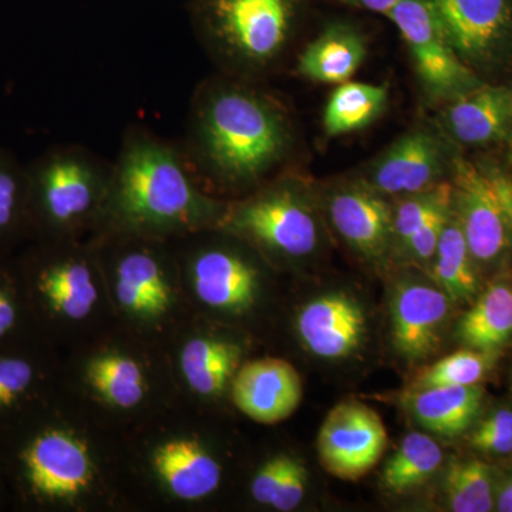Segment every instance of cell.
Instances as JSON below:
<instances>
[{
    "label": "cell",
    "mask_w": 512,
    "mask_h": 512,
    "mask_svg": "<svg viewBox=\"0 0 512 512\" xmlns=\"http://www.w3.org/2000/svg\"><path fill=\"white\" fill-rule=\"evenodd\" d=\"M495 510L512 512V477L504 480L495 491Z\"/></svg>",
    "instance_id": "cell-40"
},
{
    "label": "cell",
    "mask_w": 512,
    "mask_h": 512,
    "mask_svg": "<svg viewBox=\"0 0 512 512\" xmlns=\"http://www.w3.org/2000/svg\"><path fill=\"white\" fill-rule=\"evenodd\" d=\"M18 306L8 291L0 285V340L10 335L18 325Z\"/></svg>",
    "instance_id": "cell-38"
},
{
    "label": "cell",
    "mask_w": 512,
    "mask_h": 512,
    "mask_svg": "<svg viewBox=\"0 0 512 512\" xmlns=\"http://www.w3.org/2000/svg\"><path fill=\"white\" fill-rule=\"evenodd\" d=\"M387 446V431L366 404L342 402L323 421L318 436L320 463L332 476L355 481L379 463Z\"/></svg>",
    "instance_id": "cell-10"
},
{
    "label": "cell",
    "mask_w": 512,
    "mask_h": 512,
    "mask_svg": "<svg viewBox=\"0 0 512 512\" xmlns=\"http://www.w3.org/2000/svg\"><path fill=\"white\" fill-rule=\"evenodd\" d=\"M306 483H308L306 468L303 467L301 461L289 456L284 474H282L274 498H272L271 507L282 512L298 508L305 497Z\"/></svg>",
    "instance_id": "cell-36"
},
{
    "label": "cell",
    "mask_w": 512,
    "mask_h": 512,
    "mask_svg": "<svg viewBox=\"0 0 512 512\" xmlns=\"http://www.w3.org/2000/svg\"><path fill=\"white\" fill-rule=\"evenodd\" d=\"M453 204V184L444 181L436 187L414 194L402 195L399 204L393 208L394 242L400 247L406 244L434 212Z\"/></svg>",
    "instance_id": "cell-31"
},
{
    "label": "cell",
    "mask_w": 512,
    "mask_h": 512,
    "mask_svg": "<svg viewBox=\"0 0 512 512\" xmlns=\"http://www.w3.org/2000/svg\"><path fill=\"white\" fill-rule=\"evenodd\" d=\"M436 126L463 147L504 146L512 141V86H483L444 104Z\"/></svg>",
    "instance_id": "cell-13"
},
{
    "label": "cell",
    "mask_w": 512,
    "mask_h": 512,
    "mask_svg": "<svg viewBox=\"0 0 512 512\" xmlns=\"http://www.w3.org/2000/svg\"><path fill=\"white\" fill-rule=\"evenodd\" d=\"M308 0H187L192 32L218 73L261 82L291 53Z\"/></svg>",
    "instance_id": "cell-3"
},
{
    "label": "cell",
    "mask_w": 512,
    "mask_h": 512,
    "mask_svg": "<svg viewBox=\"0 0 512 512\" xmlns=\"http://www.w3.org/2000/svg\"><path fill=\"white\" fill-rule=\"evenodd\" d=\"M474 262L453 207L433 258L434 278L451 301H470L476 296L478 282Z\"/></svg>",
    "instance_id": "cell-26"
},
{
    "label": "cell",
    "mask_w": 512,
    "mask_h": 512,
    "mask_svg": "<svg viewBox=\"0 0 512 512\" xmlns=\"http://www.w3.org/2000/svg\"><path fill=\"white\" fill-rule=\"evenodd\" d=\"M18 460L30 494L39 500H72L92 483L86 444L69 431H40L19 451Z\"/></svg>",
    "instance_id": "cell-11"
},
{
    "label": "cell",
    "mask_w": 512,
    "mask_h": 512,
    "mask_svg": "<svg viewBox=\"0 0 512 512\" xmlns=\"http://www.w3.org/2000/svg\"><path fill=\"white\" fill-rule=\"evenodd\" d=\"M458 336L478 352L491 353L512 336V288L494 284L461 319Z\"/></svg>",
    "instance_id": "cell-24"
},
{
    "label": "cell",
    "mask_w": 512,
    "mask_h": 512,
    "mask_svg": "<svg viewBox=\"0 0 512 512\" xmlns=\"http://www.w3.org/2000/svg\"><path fill=\"white\" fill-rule=\"evenodd\" d=\"M333 228L353 251L380 261L394 242L393 207L359 178L340 184L326 202Z\"/></svg>",
    "instance_id": "cell-12"
},
{
    "label": "cell",
    "mask_w": 512,
    "mask_h": 512,
    "mask_svg": "<svg viewBox=\"0 0 512 512\" xmlns=\"http://www.w3.org/2000/svg\"><path fill=\"white\" fill-rule=\"evenodd\" d=\"M35 286L46 305L67 319L86 318L97 302L92 271L87 262L76 256L40 266Z\"/></svg>",
    "instance_id": "cell-22"
},
{
    "label": "cell",
    "mask_w": 512,
    "mask_h": 512,
    "mask_svg": "<svg viewBox=\"0 0 512 512\" xmlns=\"http://www.w3.org/2000/svg\"><path fill=\"white\" fill-rule=\"evenodd\" d=\"M154 467L158 476L181 500H200L217 490L221 467L195 440H173L157 448Z\"/></svg>",
    "instance_id": "cell-20"
},
{
    "label": "cell",
    "mask_w": 512,
    "mask_h": 512,
    "mask_svg": "<svg viewBox=\"0 0 512 512\" xmlns=\"http://www.w3.org/2000/svg\"><path fill=\"white\" fill-rule=\"evenodd\" d=\"M454 147L436 124L414 127L369 161L359 180L386 197L429 190L453 174Z\"/></svg>",
    "instance_id": "cell-8"
},
{
    "label": "cell",
    "mask_w": 512,
    "mask_h": 512,
    "mask_svg": "<svg viewBox=\"0 0 512 512\" xmlns=\"http://www.w3.org/2000/svg\"><path fill=\"white\" fill-rule=\"evenodd\" d=\"M450 309V298L423 284L397 286L392 301L393 343L409 359H421L436 350L440 329Z\"/></svg>",
    "instance_id": "cell-16"
},
{
    "label": "cell",
    "mask_w": 512,
    "mask_h": 512,
    "mask_svg": "<svg viewBox=\"0 0 512 512\" xmlns=\"http://www.w3.org/2000/svg\"><path fill=\"white\" fill-rule=\"evenodd\" d=\"M389 104V89L377 84L346 82L330 94L323 111L328 137L345 136L372 126Z\"/></svg>",
    "instance_id": "cell-23"
},
{
    "label": "cell",
    "mask_w": 512,
    "mask_h": 512,
    "mask_svg": "<svg viewBox=\"0 0 512 512\" xmlns=\"http://www.w3.org/2000/svg\"><path fill=\"white\" fill-rule=\"evenodd\" d=\"M448 39L478 76L512 64V0H433Z\"/></svg>",
    "instance_id": "cell-9"
},
{
    "label": "cell",
    "mask_w": 512,
    "mask_h": 512,
    "mask_svg": "<svg viewBox=\"0 0 512 512\" xmlns=\"http://www.w3.org/2000/svg\"><path fill=\"white\" fill-rule=\"evenodd\" d=\"M288 458L289 456H286V454L272 458L256 473L254 480H252L251 493L259 504L271 505L276 487H278L286 463H288Z\"/></svg>",
    "instance_id": "cell-37"
},
{
    "label": "cell",
    "mask_w": 512,
    "mask_h": 512,
    "mask_svg": "<svg viewBox=\"0 0 512 512\" xmlns=\"http://www.w3.org/2000/svg\"><path fill=\"white\" fill-rule=\"evenodd\" d=\"M443 463L439 444L423 433H410L383 468L382 485L387 491L403 494L420 487Z\"/></svg>",
    "instance_id": "cell-27"
},
{
    "label": "cell",
    "mask_w": 512,
    "mask_h": 512,
    "mask_svg": "<svg viewBox=\"0 0 512 512\" xmlns=\"http://www.w3.org/2000/svg\"><path fill=\"white\" fill-rule=\"evenodd\" d=\"M119 301L127 311L158 318L170 308L173 296L163 264L151 249L137 247L120 255L116 265Z\"/></svg>",
    "instance_id": "cell-19"
},
{
    "label": "cell",
    "mask_w": 512,
    "mask_h": 512,
    "mask_svg": "<svg viewBox=\"0 0 512 512\" xmlns=\"http://www.w3.org/2000/svg\"><path fill=\"white\" fill-rule=\"evenodd\" d=\"M296 328L313 355L342 359L352 355L365 338L366 316L362 306L346 293H329L303 306Z\"/></svg>",
    "instance_id": "cell-15"
},
{
    "label": "cell",
    "mask_w": 512,
    "mask_h": 512,
    "mask_svg": "<svg viewBox=\"0 0 512 512\" xmlns=\"http://www.w3.org/2000/svg\"><path fill=\"white\" fill-rule=\"evenodd\" d=\"M241 348L214 339H192L181 355V369L192 390L202 396H217L237 373Z\"/></svg>",
    "instance_id": "cell-25"
},
{
    "label": "cell",
    "mask_w": 512,
    "mask_h": 512,
    "mask_svg": "<svg viewBox=\"0 0 512 512\" xmlns=\"http://www.w3.org/2000/svg\"><path fill=\"white\" fill-rule=\"evenodd\" d=\"M36 380L35 365L23 356H0V413L18 406Z\"/></svg>",
    "instance_id": "cell-33"
},
{
    "label": "cell",
    "mask_w": 512,
    "mask_h": 512,
    "mask_svg": "<svg viewBox=\"0 0 512 512\" xmlns=\"http://www.w3.org/2000/svg\"><path fill=\"white\" fill-rule=\"evenodd\" d=\"M483 402V390L474 386H434L417 389L407 399L420 426L443 437H456L473 426Z\"/></svg>",
    "instance_id": "cell-21"
},
{
    "label": "cell",
    "mask_w": 512,
    "mask_h": 512,
    "mask_svg": "<svg viewBox=\"0 0 512 512\" xmlns=\"http://www.w3.org/2000/svg\"><path fill=\"white\" fill-rule=\"evenodd\" d=\"M487 367V353L460 350L427 367L417 377L416 387L474 386L483 379Z\"/></svg>",
    "instance_id": "cell-32"
},
{
    "label": "cell",
    "mask_w": 512,
    "mask_h": 512,
    "mask_svg": "<svg viewBox=\"0 0 512 512\" xmlns=\"http://www.w3.org/2000/svg\"><path fill=\"white\" fill-rule=\"evenodd\" d=\"M446 495L451 511L490 512L495 510L491 468L480 460L454 461L446 476Z\"/></svg>",
    "instance_id": "cell-29"
},
{
    "label": "cell",
    "mask_w": 512,
    "mask_h": 512,
    "mask_svg": "<svg viewBox=\"0 0 512 512\" xmlns=\"http://www.w3.org/2000/svg\"><path fill=\"white\" fill-rule=\"evenodd\" d=\"M342 5L350 6L360 10H367V12L380 13V15L387 16L390 10L402 2V0H336Z\"/></svg>",
    "instance_id": "cell-39"
},
{
    "label": "cell",
    "mask_w": 512,
    "mask_h": 512,
    "mask_svg": "<svg viewBox=\"0 0 512 512\" xmlns=\"http://www.w3.org/2000/svg\"><path fill=\"white\" fill-rule=\"evenodd\" d=\"M217 228L286 258L313 254L320 239L311 190L295 174L272 178L247 200L225 207Z\"/></svg>",
    "instance_id": "cell-4"
},
{
    "label": "cell",
    "mask_w": 512,
    "mask_h": 512,
    "mask_svg": "<svg viewBox=\"0 0 512 512\" xmlns=\"http://www.w3.org/2000/svg\"><path fill=\"white\" fill-rule=\"evenodd\" d=\"M367 56L365 36L346 22H333L298 55L295 72L313 83L350 82Z\"/></svg>",
    "instance_id": "cell-18"
},
{
    "label": "cell",
    "mask_w": 512,
    "mask_h": 512,
    "mask_svg": "<svg viewBox=\"0 0 512 512\" xmlns=\"http://www.w3.org/2000/svg\"><path fill=\"white\" fill-rule=\"evenodd\" d=\"M259 83L217 73L195 87L181 147L198 181L259 188L292 157L291 113Z\"/></svg>",
    "instance_id": "cell-1"
},
{
    "label": "cell",
    "mask_w": 512,
    "mask_h": 512,
    "mask_svg": "<svg viewBox=\"0 0 512 512\" xmlns=\"http://www.w3.org/2000/svg\"><path fill=\"white\" fill-rule=\"evenodd\" d=\"M451 214H453V204L434 212L429 220L424 222L403 245L402 249L407 256L420 264H429L433 261L441 234H443Z\"/></svg>",
    "instance_id": "cell-35"
},
{
    "label": "cell",
    "mask_w": 512,
    "mask_h": 512,
    "mask_svg": "<svg viewBox=\"0 0 512 512\" xmlns=\"http://www.w3.org/2000/svg\"><path fill=\"white\" fill-rule=\"evenodd\" d=\"M87 379L106 402L121 409L137 406L144 396V380L140 366L130 357H96L87 366Z\"/></svg>",
    "instance_id": "cell-28"
},
{
    "label": "cell",
    "mask_w": 512,
    "mask_h": 512,
    "mask_svg": "<svg viewBox=\"0 0 512 512\" xmlns=\"http://www.w3.org/2000/svg\"><path fill=\"white\" fill-rule=\"evenodd\" d=\"M192 282L205 305L244 311L255 301L258 272L239 252L222 247L201 249L191 261Z\"/></svg>",
    "instance_id": "cell-17"
},
{
    "label": "cell",
    "mask_w": 512,
    "mask_h": 512,
    "mask_svg": "<svg viewBox=\"0 0 512 512\" xmlns=\"http://www.w3.org/2000/svg\"><path fill=\"white\" fill-rule=\"evenodd\" d=\"M28 165L29 220L69 231L106 205L113 163L79 144L46 150Z\"/></svg>",
    "instance_id": "cell-5"
},
{
    "label": "cell",
    "mask_w": 512,
    "mask_h": 512,
    "mask_svg": "<svg viewBox=\"0 0 512 512\" xmlns=\"http://www.w3.org/2000/svg\"><path fill=\"white\" fill-rule=\"evenodd\" d=\"M198 183L181 144L133 124L121 138L104 207L117 224L137 234L217 227L225 207Z\"/></svg>",
    "instance_id": "cell-2"
},
{
    "label": "cell",
    "mask_w": 512,
    "mask_h": 512,
    "mask_svg": "<svg viewBox=\"0 0 512 512\" xmlns=\"http://www.w3.org/2000/svg\"><path fill=\"white\" fill-rule=\"evenodd\" d=\"M235 406L249 419L275 424L288 419L302 399L298 370L282 359H259L242 366L232 383Z\"/></svg>",
    "instance_id": "cell-14"
},
{
    "label": "cell",
    "mask_w": 512,
    "mask_h": 512,
    "mask_svg": "<svg viewBox=\"0 0 512 512\" xmlns=\"http://www.w3.org/2000/svg\"><path fill=\"white\" fill-rule=\"evenodd\" d=\"M453 207L474 261L493 262L507 248L512 227V188L466 158L451 174Z\"/></svg>",
    "instance_id": "cell-7"
},
{
    "label": "cell",
    "mask_w": 512,
    "mask_h": 512,
    "mask_svg": "<svg viewBox=\"0 0 512 512\" xmlns=\"http://www.w3.org/2000/svg\"><path fill=\"white\" fill-rule=\"evenodd\" d=\"M471 446L484 454L505 456L512 453V412L500 409L478 424L470 437Z\"/></svg>",
    "instance_id": "cell-34"
},
{
    "label": "cell",
    "mask_w": 512,
    "mask_h": 512,
    "mask_svg": "<svg viewBox=\"0 0 512 512\" xmlns=\"http://www.w3.org/2000/svg\"><path fill=\"white\" fill-rule=\"evenodd\" d=\"M29 220L28 165L0 148V242Z\"/></svg>",
    "instance_id": "cell-30"
},
{
    "label": "cell",
    "mask_w": 512,
    "mask_h": 512,
    "mask_svg": "<svg viewBox=\"0 0 512 512\" xmlns=\"http://www.w3.org/2000/svg\"><path fill=\"white\" fill-rule=\"evenodd\" d=\"M387 18L409 47L417 79L427 99L447 104L485 83L457 55L433 0H402Z\"/></svg>",
    "instance_id": "cell-6"
}]
</instances>
